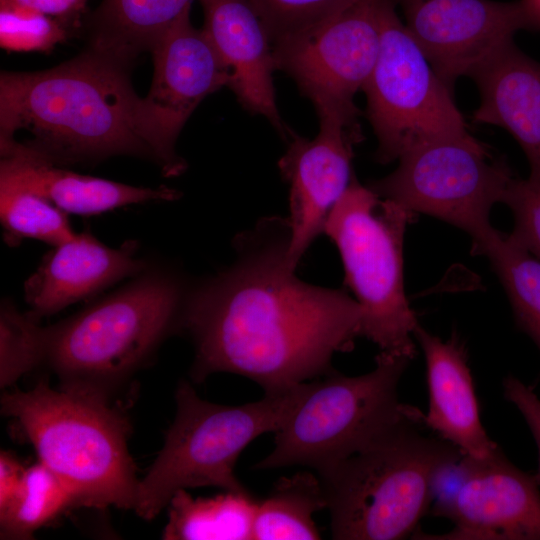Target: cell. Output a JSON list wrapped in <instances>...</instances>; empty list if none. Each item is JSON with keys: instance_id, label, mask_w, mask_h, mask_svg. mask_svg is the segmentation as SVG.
Instances as JSON below:
<instances>
[{"instance_id": "8", "label": "cell", "mask_w": 540, "mask_h": 540, "mask_svg": "<svg viewBox=\"0 0 540 540\" xmlns=\"http://www.w3.org/2000/svg\"><path fill=\"white\" fill-rule=\"evenodd\" d=\"M414 217L354 176L324 230L339 251L345 283L362 308L361 337L380 352L411 360L419 323L404 291L403 242Z\"/></svg>"}, {"instance_id": "22", "label": "cell", "mask_w": 540, "mask_h": 540, "mask_svg": "<svg viewBox=\"0 0 540 540\" xmlns=\"http://www.w3.org/2000/svg\"><path fill=\"white\" fill-rule=\"evenodd\" d=\"M258 500L246 489L214 497H192L177 491L168 503L166 540H252Z\"/></svg>"}, {"instance_id": "21", "label": "cell", "mask_w": 540, "mask_h": 540, "mask_svg": "<svg viewBox=\"0 0 540 540\" xmlns=\"http://www.w3.org/2000/svg\"><path fill=\"white\" fill-rule=\"evenodd\" d=\"M193 0H102L88 16L89 48L130 62L152 50Z\"/></svg>"}, {"instance_id": "25", "label": "cell", "mask_w": 540, "mask_h": 540, "mask_svg": "<svg viewBox=\"0 0 540 540\" xmlns=\"http://www.w3.org/2000/svg\"><path fill=\"white\" fill-rule=\"evenodd\" d=\"M77 501L66 484L42 462L26 468L22 487L0 512L3 539H31L34 532L59 517Z\"/></svg>"}, {"instance_id": "27", "label": "cell", "mask_w": 540, "mask_h": 540, "mask_svg": "<svg viewBox=\"0 0 540 540\" xmlns=\"http://www.w3.org/2000/svg\"><path fill=\"white\" fill-rule=\"evenodd\" d=\"M46 328L8 300L0 310V386L6 388L45 362Z\"/></svg>"}, {"instance_id": "14", "label": "cell", "mask_w": 540, "mask_h": 540, "mask_svg": "<svg viewBox=\"0 0 540 540\" xmlns=\"http://www.w3.org/2000/svg\"><path fill=\"white\" fill-rule=\"evenodd\" d=\"M319 132L307 139L290 131L289 145L279 160L289 184L287 260L296 269L352 179L354 147L362 139L358 118L331 109L316 110Z\"/></svg>"}, {"instance_id": "1", "label": "cell", "mask_w": 540, "mask_h": 540, "mask_svg": "<svg viewBox=\"0 0 540 540\" xmlns=\"http://www.w3.org/2000/svg\"><path fill=\"white\" fill-rule=\"evenodd\" d=\"M289 235L287 218L259 223L236 239L231 266L189 288L181 331L194 344L195 382L227 372L284 391L333 372V356L361 337L355 298L295 275Z\"/></svg>"}, {"instance_id": "34", "label": "cell", "mask_w": 540, "mask_h": 540, "mask_svg": "<svg viewBox=\"0 0 540 540\" xmlns=\"http://www.w3.org/2000/svg\"><path fill=\"white\" fill-rule=\"evenodd\" d=\"M540 16V0H529Z\"/></svg>"}, {"instance_id": "32", "label": "cell", "mask_w": 540, "mask_h": 540, "mask_svg": "<svg viewBox=\"0 0 540 540\" xmlns=\"http://www.w3.org/2000/svg\"><path fill=\"white\" fill-rule=\"evenodd\" d=\"M88 0H0V5L31 9L53 17L67 27L76 26Z\"/></svg>"}, {"instance_id": "4", "label": "cell", "mask_w": 540, "mask_h": 540, "mask_svg": "<svg viewBox=\"0 0 540 540\" xmlns=\"http://www.w3.org/2000/svg\"><path fill=\"white\" fill-rule=\"evenodd\" d=\"M189 288L172 270L148 268L124 287L46 327L45 362L61 388L108 397L167 336L181 331Z\"/></svg>"}, {"instance_id": "2", "label": "cell", "mask_w": 540, "mask_h": 540, "mask_svg": "<svg viewBox=\"0 0 540 540\" xmlns=\"http://www.w3.org/2000/svg\"><path fill=\"white\" fill-rule=\"evenodd\" d=\"M128 66L89 48L54 68L1 72L0 142L27 130L34 138L21 143L57 166L114 155L154 160Z\"/></svg>"}, {"instance_id": "10", "label": "cell", "mask_w": 540, "mask_h": 540, "mask_svg": "<svg viewBox=\"0 0 540 540\" xmlns=\"http://www.w3.org/2000/svg\"><path fill=\"white\" fill-rule=\"evenodd\" d=\"M362 91L378 142L375 158L382 164L419 144L470 134L453 90L438 76L392 0L382 5L379 56Z\"/></svg>"}, {"instance_id": "11", "label": "cell", "mask_w": 540, "mask_h": 540, "mask_svg": "<svg viewBox=\"0 0 540 540\" xmlns=\"http://www.w3.org/2000/svg\"><path fill=\"white\" fill-rule=\"evenodd\" d=\"M384 0H355L321 22L272 44L276 70L317 108L360 113L354 95L379 56Z\"/></svg>"}, {"instance_id": "18", "label": "cell", "mask_w": 540, "mask_h": 540, "mask_svg": "<svg viewBox=\"0 0 540 540\" xmlns=\"http://www.w3.org/2000/svg\"><path fill=\"white\" fill-rule=\"evenodd\" d=\"M414 339L426 364L428 409L422 415L423 425L464 456L486 459L495 455L501 448L482 424L467 350L460 337L453 333L444 340L419 324Z\"/></svg>"}, {"instance_id": "31", "label": "cell", "mask_w": 540, "mask_h": 540, "mask_svg": "<svg viewBox=\"0 0 540 540\" xmlns=\"http://www.w3.org/2000/svg\"><path fill=\"white\" fill-rule=\"evenodd\" d=\"M503 395L521 413L538 449V468L533 474L540 487V398L534 390L514 376L503 380Z\"/></svg>"}, {"instance_id": "19", "label": "cell", "mask_w": 540, "mask_h": 540, "mask_svg": "<svg viewBox=\"0 0 540 540\" xmlns=\"http://www.w3.org/2000/svg\"><path fill=\"white\" fill-rule=\"evenodd\" d=\"M0 183L36 193L64 212L96 215L131 204L173 201L180 192L167 186L137 187L78 174L40 158L12 139L0 142Z\"/></svg>"}, {"instance_id": "16", "label": "cell", "mask_w": 540, "mask_h": 540, "mask_svg": "<svg viewBox=\"0 0 540 540\" xmlns=\"http://www.w3.org/2000/svg\"><path fill=\"white\" fill-rule=\"evenodd\" d=\"M204 13L203 30L230 74L229 87L241 106L265 117L285 139L276 103L272 43L248 0H199Z\"/></svg>"}, {"instance_id": "28", "label": "cell", "mask_w": 540, "mask_h": 540, "mask_svg": "<svg viewBox=\"0 0 540 540\" xmlns=\"http://www.w3.org/2000/svg\"><path fill=\"white\" fill-rule=\"evenodd\" d=\"M68 36L61 21L40 12L0 5V45L9 51L49 52Z\"/></svg>"}, {"instance_id": "3", "label": "cell", "mask_w": 540, "mask_h": 540, "mask_svg": "<svg viewBox=\"0 0 540 540\" xmlns=\"http://www.w3.org/2000/svg\"><path fill=\"white\" fill-rule=\"evenodd\" d=\"M415 407L365 447L318 475L336 540H399L430 512L440 470L463 454L422 432Z\"/></svg>"}, {"instance_id": "30", "label": "cell", "mask_w": 540, "mask_h": 540, "mask_svg": "<svg viewBox=\"0 0 540 540\" xmlns=\"http://www.w3.org/2000/svg\"><path fill=\"white\" fill-rule=\"evenodd\" d=\"M503 203L511 209L514 218L511 237L540 259V182L515 178Z\"/></svg>"}, {"instance_id": "7", "label": "cell", "mask_w": 540, "mask_h": 540, "mask_svg": "<svg viewBox=\"0 0 540 540\" xmlns=\"http://www.w3.org/2000/svg\"><path fill=\"white\" fill-rule=\"evenodd\" d=\"M410 361L379 351L368 373L346 376L334 370L321 380L302 383L275 432L272 451L253 468L300 465L321 475L365 447L415 409L398 395Z\"/></svg>"}, {"instance_id": "12", "label": "cell", "mask_w": 540, "mask_h": 540, "mask_svg": "<svg viewBox=\"0 0 540 540\" xmlns=\"http://www.w3.org/2000/svg\"><path fill=\"white\" fill-rule=\"evenodd\" d=\"M188 6L162 34L151 52L154 74L142 98L147 142L167 177L186 163L175 151L177 137L204 98L229 87L230 74L203 29H196Z\"/></svg>"}, {"instance_id": "13", "label": "cell", "mask_w": 540, "mask_h": 540, "mask_svg": "<svg viewBox=\"0 0 540 540\" xmlns=\"http://www.w3.org/2000/svg\"><path fill=\"white\" fill-rule=\"evenodd\" d=\"M438 76L453 90L523 29L540 28L529 0H392Z\"/></svg>"}, {"instance_id": "23", "label": "cell", "mask_w": 540, "mask_h": 540, "mask_svg": "<svg viewBox=\"0 0 540 540\" xmlns=\"http://www.w3.org/2000/svg\"><path fill=\"white\" fill-rule=\"evenodd\" d=\"M323 509L327 499L319 476L302 471L282 477L258 501L252 540L321 539L313 515Z\"/></svg>"}, {"instance_id": "5", "label": "cell", "mask_w": 540, "mask_h": 540, "mask_svg": "<svg viewBox=\"0 0 540 540\" xmlns=\"http://www.w3.org/2000/svg\"><path fill=\"white\" fill-rule=\"evenodd\" d=\"M1 411L17 421L77 505L134 509L140 480L128 452L130 428L108 397L40 381L29 391L4 393Z\"/></svg>"}, {"instance_id": "33", "label": "cell", "mask_w": 540, "mask_h": 540, "mask_svg": "<svg viewBox=\"0 0 540 540\" xmlns=\"http://www.w3.org/2000/svg\"><path fill=\"white\" fill-rule=\"evenodd\" d=\"M25 470L12 454L1 451L0 455V512L6 510L18 495Z\"/></svg>"}, {"instance_id": "26", "label": "cell", "mask_w": 540, "mask_h": 540, "mask_svg": "<svg viewBox=\"0 0 540 540\" xmlns=\"http://www.w3.org/2000/svg\"><path fill=\"white\" fill-rule=\"evenodd\" d=\"M0 219L4 241L12 247L24 239L54 247L76 236L66 212L46 198L10 184L0 183Z\"/></svg>"}, {"instance_id": "15", "label": "cell", "mask_w": 540, "mask_h": 540, "mask_svg": "<svg viewBox=\"0 0 540 540\" xmlns=\"http://www.w3.org/2000/svg\"><path fill=\"white\" fill-rule=\"evenodd\" d=\"M462 460L459 487L432 513L454 527L425 539L540 540V491L533 474L512 464L501 449L486 459Z\"/></svg>"}, {"instance_id": "29", "label": "cell", "mask_w": 540, "mask_h": 540, "mask_svg": "<svg viewBox=\"0 0 540 540\" xmlns=\"http://www.w3.org/2000/svg\"><path fill=\"white\" fill-rule=\"evenodd\" d=\"M271 43L321 22L355 0H248Z\"/></svg>"}, {"instance_id": "9", "label": "cell", "mask_w": 540, "mask_h": 540, "mask_svg": "<svg viewBox=\"0 0 540 540\" xmlns=\"http://www.w3.org/2000/svg\"><path fill=\"white\" fill-rule=\"evenodd\" d=\"M389 175L369 184L381 198L464 232L476 244L495 228L490 212L516 178L502 158L471 134L415 146Z\"/></svg>"}, {"instance_id": "17", "label": "cell", "mask_w": 540, "mask_h": 540, "mask_svg": "<svg viewBox=\"0 0 540 540\" xmlns=\"http://www.w3.org/2000/svg\"><path fill=\"white\" fill-rule=\"evenodd\" d=\"M136 248L133 241L119 248L106 246L89 231L54 246L24 284L27 314L39 321L143 273L149 263L136 256Z\"/></svg>"}, {"instance_id": "6", "label": "cell", "mask_w": 540, "mask_h": 540, "mask_svg": "<svg viewBox=\"0 0 540 540\" xmlns=\"http://www.w3.org/2000/svg\"><path fill=\"white\" fill-rule=\"evenodd\" d=\"M301 384L265 393L258 401L226 406L202 399L191 384L181 381L175 392V419L157 458L139 481L133 510L151 520L179 490L206 486L246 490L235 475L240 454L258 436L280 428Z\"/></svg>"}, {"instance_id": "24", "label": "cell", "mask_w": 540, "mask_h": 540, "mask_svg": "<svg viewBox=\"0 0 540 540\" xmlns=\"http://www.w3.org/2000/svg\"><path fill=\"white\" fill-rule=\"evenodd\" d=\"M473 253L489 259L507 293L517 325L540 350V259L510 234L496 229L473 245Z\"/></svg>"}, {"instance_id": "20", "label": "cell", "mask_w": 540, "mask_h": 540, "mask_svg": "<svg viewBox=\"0 0 540 540\" xmlns=\"http://www.w3.org/2000/svg\"><path fill=\"white\" fill-rule=\"evenodd\" d=\"M470 77L480 92L474 121L508 131L528 160V179L540 182V63L512 42Z\"/></svg>"}]
</instances>
